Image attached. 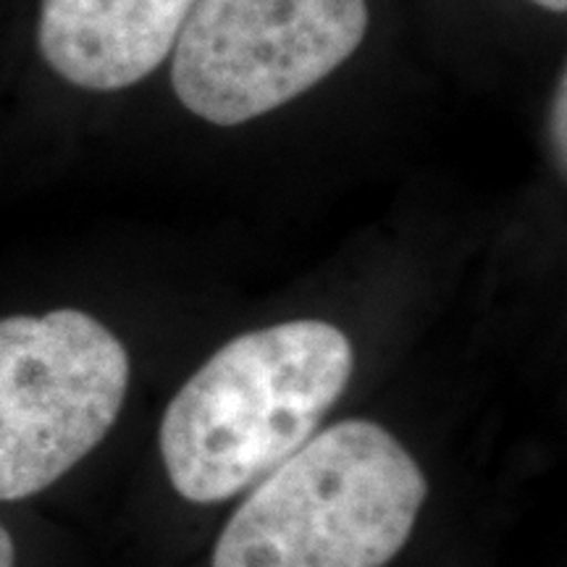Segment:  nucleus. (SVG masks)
<instances>
[{
	"label": "nucleus",
	"mask_w": 567,
	"mask_h": 567,
	"mask_svg": "<svg viewBox=\"0 0 567 567\" xmlns=\"http://www.w3.org/2000/svg\"><path fill=\"white\" fill-rule=\"evenodd\" d=\"M530 3L542 6V9H547L551 13H565L567 11V0H530Z\"/></svg>",
	"instance_id": "obj_8"
},
{
	"label": "nucleus",
	"mask_w": 567,
	"mask_h": 567,
	"mask_svg": "<svg viewBox=\"0 0 567 567\" xmlns=\"http://www.w3.org/2000/svg\"><path fill=\"white\" fill-rule=\"evenodd\" d=\"M352 368L350 337L318 318L234 337L163 415L172 486L195 505H216L264 481L316 436Z\"/></svg>",
	"instance_id": "obj_1"
},
{
	"label": "nucleus",
	"mask_w": 567,
	"mask_h": 567,
	"mask_svg": "<svg viewBox=\"0 0 567 567\" xmlns=\"http://www.w3.org/2000/svg\"><path fill=\"white\" fill-rule=\"evenodd\" d=\"M197 0H42L40 53L61 80L113 92L151 76Z\"/></svg>",
	"instance_id": "obj_5"
},
{
	"label": "nucleus",
	"mask_w": 567,
	"mask_h": 567,
	"mask_svg": "<svg viewBox=\"0 0 567 567\" xmlns=\"http://www.w3.org/2000/svg\"><path fill=\"white\" fill-rule=\"evenodd\" d=\"M0 567H17V544L3 523H0Z\"/></svg>",
	"instance_id": "obj_7"
},
{
	"label": "nucleus",
	"mask_w": 567,
	"mask_h": 567,
	"mask_svg": "<svg viewBox=\"0 0 567 567\" xmlns=\"http://www.w3.org/2000/svg\"><path fill=\"white\" fill-rule=\"evenodd\" d=\"M130 352L84 310L0 318V502L45 492L109 436Z\"/></svg>",
	"instance_id": "obj_3"
},
{
	"label": "nucleus",
	"mask_w": 567,
	"mask_h": 567,
	"mask_svg": "<svg viewBox=\"0 0 567 567\" xmlns=\"http://www.w3.org/2000/svg\"><path fill=\"white\" fill-rule=\"evenodd\" d=\"M565 90H567V84H565V76L563 80H559V95H557V101H555V142L559 145V155H563V163H565V109H567V101H565Z\"/></svg>",
	"instance_id": "obj_6"
},
{
	"label": "nucleus",
	"mask_w": 567,
	"mask_h": 567,
	"mask_svg": "<svg viewBox=\"0 0 567 567\" xmlns=\"http://www.w3.org/2000/svg\"><path fill=\"white\" fill-rule=\"evenodd\" d=\"M365 32V0H197L174 45V92L203 122L247 124L313 90Z\"/></svg>",
	"instance_id": "obj_4"
},
{
	"label": "nucleus",
	"mask_w": 567,
	"mask_h": 567,
	"mask_svg": "<svg viewBox=\"0 0 567 567\" xmlns=\"http://www.w3.org/2000/svg\"><path fill=\"white\" fill-rule=\"evenodd\" d=\"M429 496L415 457L373 421L321 431L258 481L213 567H386Z\"/></svg>",
	"instance_id": "obj_2"
}]
</instances>
